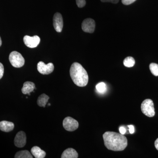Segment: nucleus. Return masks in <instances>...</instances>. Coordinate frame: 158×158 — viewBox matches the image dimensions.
Instances as JSON below:
<instances>
[{"label":"nucleus","instance_id":"obj_28","mask_svg":"<svg viewBox=\"0 0 158 158\" xmlns=\"http://www.w3.org/2000/svg\"><path fill=\"white\" fill-rule=\"evenodd\" d=\"M48 106H51L50 103H49L48 104Z\"/></svg>","mask_w":158,"mask_h":158},{"label":"nucleus","instance_id":"obj_23","mask_svg":"<svg viewBox=\"0 0 158 158\" xmlns=\"http://www.w3.org/2000/svg\"><path fill=\"white\" fill-rule=\"evenodd\" d=\"M102 2H111L113 4H117L119 2V0H101Z\"/></svg>","mask_w":158,"mask_h":158},{"label":"nucleus","instance_id":"obj_6","mask_svg":"<svg viewBox=\"0 0 158 158\" xmlns=\"http://www.w3.org/2000/svg\"><path fill=\"white\" fill-rule=\"evenodd\" d=\"M37 70L43 75H48L53 72L54 69L53 64L49 63L46 64L43 62H38L37 65Z\"/></svg>","mask_w":158,"mask_h":158},{"label":"nucleus","instance_id":"obj_22","mask_svg":"<svg viewBox=\"0 0 158 158\" xmlns=\"http://www.w3.org/2000/svg\"><path fill=\"white\" fill-rule=\"evenodd\" d=\"M4 68L3 64L0 62V79L3 77L4 74Z\"/></svg>","mask_w":158,"mask_h":158},{"label":"nucleus","instance_id":"obj_4","mask_svg":"<svg viewBox=\"0 0 158 158\" xmlns=\"http://www.w3.org/2000/svg\"><path fill=\"white\" fill-rule=\"evenodd\" d=\"M9 59L11 65L15 68H20L24 65V59L21 54L16 51L11 52Z\"/></svg>","mask_w":158,"mask_h":158},{"label":"nucleus","instance_id":"obj_5","mask_svg":"<svg viewBox=\"0 0 158 158\" xmlns=\"http://www.w3.org/2000/svg\"><path fill=\"white\" fill-rule=\"evenodd\" d=\"M63 126L68 131H73L79 127V123L76 119L71 117H67L63 121Z\"/></svg>","mask_w":158,"mask_h":158},{"label":"nucleus","instance_id":"obj_24","mask_svg":"<svg viewBox=\"0 0 158 158\" xmlns=\"http://www.w3.org/2000/svg\"><path fill=\"white\" fill-rule=\"evenodd\" d=\"M119 131L120 134H122V135H124L126 132V130L123 127H120L119 128Z\"/></svg>","mask_w":158,"mask_h":158},{"label":"nucleus","instance_id":"obj_11","mask_svg":"<svg viewBox=\"0 0 158 158\" xmlns=\"http://www.w3.org/2000/svg\"><path fill=\"white\" fill-rule=\"evenodd\" d=\"M35 88V85L33 82L27 81L23 84V88H22V92L24 94L31 95V92H33Z\"/></svg>","mask_w":158,"mask_h":158},{"label":"nucleus","instance_id":"obj_19","mask_svg":"<svg viewBox=\"0 0 158 158\" xmlns=\"http://www.w3.org/2000/svg\"><path fill=\"white\" fill-rule=\"evenodd\" d=\"M150 70L152 73L155 76H158V64L152 63L150 64Z\"/></svg>","mask_w":158,"mask_h":158},{"label":"nucleus","instance_id":"obj_14","mask_svg":"<svg viewBox=\"0 0 158 158\" xmlns=\"http://www.w3.org/2000/svg\"><path fill=\"white\" fill-rule=\"evenodd\" d=\"M31 153L36 158H44L45 157L46 155L45 152L40 149V148L38 146H34L31 148Z\"/></svg>","mask_w":158,"mask_h":158},{"label":"nucleus","instance_id":"obj_3","mask_svg":"<svg viewBox=\"0 0 158 158\" xmlns=\"http://www.w3.org/2000/svg\"><path fill=\"white\" fill-rule=\"evenodd\" d=\"M141 110L143 114L148 117H153L155 115L153 102L150 99H146L142 102Z\"/></svg>","mask_w":158,"mask_h":158},{"label":"nucleus","instance_id":"obj_9","mask_svg":"<svg viewBox=\"0 0 158 158\" xmlns=\"http://www.w3.org/2000/svg\"><path fill=\"white\" fill-rule=\"evenodd\" d=\"M27 143V136L25 133L23 131L19 132L16 134L14 139V144L18 148H23L25 146Z\"/></svg>","mask_w":158,"mask_h":158},{"label":"nucleus","instance_id":"obj_12","mask_svg":"<svg viewBox=\"0 0 158 158\" xmlns=\"http://www.w3.org/2000/svg\"><path fill=\"white\" fill-rule=\"evenodd\" d=\"M14 124L11 122L2 121L0 122V130L3 132H9L14 129Z\"/></svg>","mask_w":158,"mask_h":158},{"label":"nucleus","instance_id":"obj_27","mask_svg":"<svg viewBox=\"0 0 158 158\" xmlns=\"http://www.w3.org/2000/svg\"><path fill=\"white\" fill-rule=\"evenodd\" d=\"M2 39H1V37H0V47L1 46V45H2Z\"/></svg>","mask_w":158,"mask_h":158},{"label":"nucleus","instance_id":"obj_20","mask_svg":"<svg viewBox=\"0 0 158 158\" xmlns=\"http://www.w3.org/2000/svg\"><path fill=\"white\" fill-rule=\"evenodd\" d=\"M76 3L79 8H83L86 5L85 0H76Z\"/></svg>","mask_w":158,"mask_h":158},{"label":"nucleus","instance_id":"obj_16","mask_svg":"<svg viewBox=\"0 0 158 158\" xmlns=\"http://www.w3.org/2000/svg\"><path fill=\"white\" fill-rule=\"evenodd\" d=\"M15 158H33L31 153L27 150L20 151L15 154Z\"/></svg>","mask_w":158,"mask_h":158},{"label":"nucleus","instance_id":"obj_26","mask_svg":"<svg viewBox=\"0 0 158 158\" xmlns=\"http://www.w3.org/2000/svg\"><path fill=\"white\" fill-rule=\"evenodd\" d=\"M155 146L156 148L158 151V138L155 141Z\"/></svg>","mask_w":158,"mask_h":158},{"label":"nucleus","instance_id":"obj_8","mask_svg":"<svg viewBox=\"0 0 158 158\" xmlns=\"http://www.w3.org/2000/svg\"><path fill=\"white\" fill-rule=\"evenodd\" d=\"M23 41L25 45L28 47L34 48L39 45L40 42V38L37 36L30 37L26 35L24 37Z\"/></svg>","mask_w":158,"mask_h":158},{"label":"nucleus","instance_id":"obj_18","mask_svg":"<svg viewBox=\"0 0 158 158\" xmlns=\"http://www.w3.org/2000/svg\"><path fill=\"white\" fill-rule=\"evenodd\" d=\"M96 89L99 93L104 94L106 91V85L104 82H101L96 85Z\"/></svg>","mask_w":158,"mask_h":158},{"label":"nucleus","instance_id":"obj_21","mask_svg":"<svg viewBox=\"0 0 158 158\" xmlns=\"http://www.w3.org/2000/svg\"><path fill=\"white\" fill-rule=\"evenodd\" d=\"M136 0H122V2L123 5L127 6L132 4L134 2H135Z\"/></svg>","mask_w":158,"mask_h":158},{"label":"nucleus","instance_id":"obj_10","mask_svg":"<svg viewBox=\"0 0 158 158\" xmlns=\"http://www.w3.org/2000/svg\"><path fill=\"white\" fill-rule=\"evenodd\" d=\"M53 21L55 30L59 33L62 32L63 27V19L62 15L58 12L56 13L54 15Z\"/></svg>","mask_w":158,"mask_h":158},{"label":"nucleus","instance_id":"obj_15","mask_svg":"<svg viewBox=\"0 0 158 158\" xmlns=\"http://www.w3.org/2000/svg\"><path fill=\"white\" fill-rule=\"evenodd\" d=\"M49 99V97L45 94H43L38 97L37 99V105L40 107H45Z\"/></svg>","mask_w":158,"mask_h":158},{"label":"nucleus","instance_id":"obj_17","mask_svg":"<svg viewBox=\"0 0 158 158\" xmlns=\"http://www.w3.org/2000/svg\"><path fill=\"white\" fill-rule=\"evenodd\" d=\"M135 63V59L132 57H127L123 61V64L124 66L128 68L134 66Z\"/></svg>","mask_w":158,"mask_h":158},{"label":"nucleus","instance_id":"obj_2","mask_svg":"<svg viewBox=\"0 0 158 158\" xmlns=\"http://www.w3.org/2000/svg\"><path fill=\"white\" fill-rule=\"evenodd\" d=\"M69 72L72 81L77 86L84 87L88 85V74L80 63L77 62L73 63L71 66Z\"/></svg>","mask_w":158,"mask_h":158},{"label":"nucleus","instance_id":"obj_1","mask_svg":"<svg viewBox=\"0 0 158 158\" xmlns=\"http://www.w3.org/2000/svg\"><path fill=\"white\" fill-rule=\"evenodd\" d=\"M103 138L105 146L110 150L121 151L127 147V138L120 133L106 132L103 135Z\"/></svg>","mask_w":158,"mask_h":158},{"label":"nucleus","instance_id":"obj_13","mask_svg":"<svg viewBox=\"0 0 158 158\" xmlns=\"http://www.w3.org/2000/svg\"><path fill=\"white\" fill-rule=\"evenodd\" d=\"M78 154L75 150L72 148H67L62 153V158H77Z\"/></svg>","mask_w":158,"mask_h":158},{"label":"nucleus","instance_id":"obj_7","mask_svg":"<svg viewBox=\"0 0 158 158\" xmlns=\"http://www.w3.org/2000/svg\"><path fill=\"white\" fill-rule=\"evenodd\" d=\"M95 21L92 19H86L82 23V30L86 33H93L95 30Z\"/></svg>","mask_w":158,"mask_h":158},{"label":"nucleus","instance_id":"obj_25","mask_svg":"<svg viewBox=\"0 0 158 158\" xmlns=\"http://www.w3.org/2000/svg\"><path fill=\"white\" fill-rule=\"evenodd\" d=\"M128 127L129 128V132L130 134H132L135 132V128H134V126L131 125L128 126Z\"/></svg>","mask_w":158,"mask_h":158}]
</instances>
